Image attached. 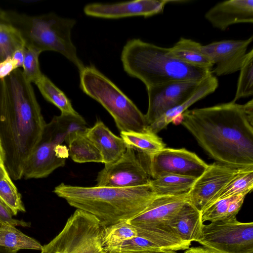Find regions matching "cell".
I'll return each mask as SVG.
<instances>
[{
	"mask_svg": "<svg viewBox=\"0 0 253 253\" xmlns=\"http://www.w3.org/2000/svg\"><path fill=\"white\" fill-rule=\"evenodd\" d=\"M180 124L217 162L236 168L253 167L252 102L187 110Z\"/></svg>",
	"mask_w": 253,
	"mask_h": 253,
	"instance_id": "obj_1",
	"label": "cell"
},
{
	"mask_svg": "<svg viewBox=\"0 0 253 253\" xmlns=\"http://www.w3.org/2000/svg\"><path fill=\"white\" fill-rule=\"evenodd\" d=\"M46 124L32 84L19 68L0 80V141L4 165L13 180L23 178Z\"/></svg>",
	"mask_w": 253,
	"mask_h": 253,
	"instance_id": "obj_2",
	"label": "cell"
},
{
	"mask_svg": "<svg viewBox=\"0 0 253 253\" xmlns=\"http://www.w3.org/2000/svg\"><path fill=\"white\" fill-rule=\"evenodd\" d=\"M53 192L71 206L95 216L103 227L133 218L157 196L149 184L131 187H83L61 183Z\"/></svg>",
	"mask_w": 253,
	"mask_h": 253,
	"instance_id": "obj_3",
	"label": "cell"
},
{
	"mask_svg": "<svg viewBox=\"0 0 253 253\" xmlns=\"http://www.w3.org/2000/svg\"><path fill=\"white\" fill-rule=\"evenodd\" d=\"M121 60L126 72L141 81L146 88L174 82H201L212 74L211 70L178 60L171 55L169 48L140 39L126 42L122 50Z\"/></svg>",
	"mask_w": 253,
	"mask_h": 253,
	"instance_id": "obj_4",
	"label": "cell"
},
{
	"mask_svg": "<svg viewBox=\"0 0 253 253\" xmlns=\"http://www.w3.org/2000/svg\"><path fill=\"white\" fill-rule=\"evenodd\" d=\"M4 16L8 23L19 32L25 47L36 49L41 53L45 51L59 52L72 62L79 73L84 68L71 38L75 20L53 13L30 16L4 11Z\"/></svg>",
	"mask_w": 253,
	"mask_h": 253,
	"instance_id": "obj_5",
	"label": "cell"
},
{
	"mask_svg": "<svg viewBox=\"0 0 253 253\" xmlns=\"http://www.w3.org/2000/svg\"><path fill=\"white\" fill-rule=\"evenodd\" d=\"M80 77L81 89L109 113L120 132L150 131L145 115L94 66L85 67Z\"/></svg>",
	"mask_w": 253,
	"mask_h": 253,
	"instance_id": "obj_6",
	"label": "cell"
},
{
	"mask_svg": "<svg viewBox=\"0 0 253 253\" xmlns=\"http://www.w3.org/2000/svg\"><path fill=\"white\" fill-rule=\"evenodd\" d=\"M103 228L95 216L77 209L61 231L42 246L41 253H105Z\"/></svg>",
	"mask_w": 253,
	"mask_h": 253,
	"instance_id": "obj_7",
	"label": "cell"
},
{
	"mask_svg": "<svg viewBox=\"0 0 253 253\" xmlns=\"http://www.w3.org/2000/svg\"><path fill=\"white\" fill-rule=\"evenodd\" d=\"M66 137L54 117L46 124L41 137L26 164L23 178H42L65 166L68 149L62 145Z\"/></svg>",
	"mask_w": 253,
	"mask_h": 253,
	"instance_id": "obj_8",
	"label": "cell"
},
{
	"mask_svg": "<svg viewBox=\"0 0 253 253\" xmlns=\"http://www.w3.org/2000/svg\"><path fill=\"white\" fill-rule=\"evenodd\" d=\"M196 242L217 253H253V222L236 217L203 224Z\"/></svg>",
	"mask_w": 253,
	"mask_h": 253,
	"instance_id": "obj_9",
	"label": "cell"
},
{
	"mask_svg": "<svg viewBox=\"0 0 253 253\" xmlns=\"http://www.w3.org/2000/svg\"><path fill=\"white\" fill-rule=\"evenodd\" d=\"M187 201V194L157 196L145 210L127 221L135 227L144 229L187 250L191 243L180 239L169 226V223Z\"/></svg>",
	"mask_w": 253,
	"mask_h": 253,
	"instance_id": "obj_10",
	"label": "cell"
},
{
	"mask_svg": "<svg viewBox=\"0 0 253 253\" xmlns=\"http://www.w3.org/2000/svg\"><path fill=\"white\" fill-rule=\"evenodd\" d=\"M138 154L152 179L167 174L197 178L208 166L195 153L184 148L165 147L150 156Z\"/></svg>",
	"mask_w": 253,
	"mask_h": 253,
	"instance_id": "obj_11",
	"label": "cell"
},
{
	"mask_svg": "<svg viewBox=\"0 0 253 253\" xmlns=\"http://www.w3.org/2000/svg\"><path fill=\"white\" fill-rule=\"evenodd\" d=\"M152 179L138 154L130 147L116 162L105 165L96 178V186L131 187L149 184Z\"/></svg>",
	"mask_w": 253,
	"mask_h": 253,
	"instance_id": "obj_12",
	"label": "cell"
},
{
	"mask_svg": "<svg viewBox=\"0 0 253 253\" xmlns=\"http://www.w3.org/2000/svg\"><path fill=\"white\" fill-rule=\"evenodd\" d=\"M247 168H236L218 162L208 165L187 194L188 202L202 212L217 200L223 189L239 172Z\"/></svg>",
	"mask_w": 253,
	"mask_h": 253,
	"instance_id": "obj_13",
	"label": "cell"
},
{
	"mask_svg": "<svg viewBox=\"0 0 253 253\" xmlns=\"http://www.w3.org/2000/svg\"><path fill=\"white\" fill-rule=\"evenodd\" d=\"M203 81L174 82L147 88L149 103L145 116L148 126L167 111L186 100Z\"/></svg>",
	"mask_w": 253,
	"mask_h": 253,
	"instance_id": "obj_14",
	"label": "cell"
},
{
	"mask_svg": "<svg viewBox=\"0 0 253 253\" xmlns=\"http://www.w3.org/2000/svg\"><path fill=\"white\" fill-rule=\"evenodd\" d=\"M253 40L252 36L246 40H224L202 45V51L213 64L212 74L221 76L239 71Z\"/></svg>",
	"mask_w": 253,
	"mask_h": 253,
	"instance_id": "obj_15",
	"label": "cell"
},
{
	"mask_svg": "<svg viewBox=\"0 0 253 253\" xmlns=\"http://www.w3.org/2000/svg\"><path fill=\"white\" fill-rule=\"evenodd\" d=\"M176 0H135L113 4L94 3L86 5L84 13L103 18H120L130 16H152L163 12L165 5Z\"/></svg>",
	"mask_w": 253,
	"mask_h": 253,
	"instance_id": "obj_16",
	"label": "cell"
},
{
	"mask_svg": "<svg viewBox=\"0 0 253 253\" xmlns=\"http://www.w3.org/2000/svg\"><path fill=\"white\" fill-rule=\"evenodd\" d=\"M206 19L216 29L226 30L238 23H253V0H229L216 4L205 14Z\"/></svg>",
	"mask_w": 253,
	"mask_h": 253,
	"instance_id": "obj_17",
	"label": "cell"
},
{
	"mask_svg": "<svg viewBox=\"0 0 253 253\" xmlns=\"http://www.w3.org/2000/svg\"><path fill=\"white\" fill-rule=\"evenodd\" d=\"M85 133L101 153L104 165L116 162L126 150L124 140L114 134L101 121L87 128Z\"/></svg>",
	"mask_w": 253,
	"mask_h": 253,
	"instance_id": "obj_18",
	"label": "cell"
},
{
	"mask_svg": "<svg viewBox=\"0 0 253 253\" xmlns=\"http://www.w3.org/2000/svg\"><path fill=\"white\" fill-rule=\"evenodd\" d=\"M218 86L216 77L211 74L205 78L194 92L183 103L173 108L161 116L153 124L148 126V129L157 134L166 128L170 123L179 124L182 114L198 100L213 93Z\"/></svg>",
	"mask_w": 253,
	"mask_h": 253,
	"instance_id": "obj_19",
	"label": "cell"
},
{
	"mask_svg": "<svg viewBox=\"0 0 253 253\" xmlns=\"http://www.w3.org/2000/svg\"><path fill=\"white\" fill-rule=\"evenodd\" d=\"M203 223L201 212L187 201L172 218L169 226L180 239L191 243L200 237Z\"/></svg>",
	"mask_w": 253,
	"mask_h": 253,
	"instance_id": "obj_20",
	"label": "cell"
},
{
	"mask_svg": "<svg viewBox=\"0 0 253 253\" xmlns=\"http://www.w3.org/2000/svg\"><path fill=\"white\" fill-rule=\"evenodd\" d=\"M202 46L196 41L181 38L169 50L173 57L187 64L211 71L213 64L203 52Z\"/></svg>",
	"mask_w": 253,
	"mask_h": 253,
	"instance_id": "obj_21",
	"label": "cell"
},
{
	"mask_svg": "<svg viewBox=\"0 0 253 253\" xmlns=\"http://www.w3.org/2000/svg\"><path fill=\"white\" fill-rule=\"evenodd\" d=\"M65 142L68 146L69 156L75 162L103 163L101 153L87 137L85 131H79L71 134Z\"/></svg>",
	"mask_w": 253,
	"mask_h": 253,
	"instance_id": "obj_22",
	"label": "cell"
},
{
	"mask_svg": "<svg viewBox=\"0 0 253 253\" xmlns=\"http://www.w3.org/2000/svg\"><path fill=\"white\" fill-rule=\"evenodd\" d=\"M196 178L174 174H167L152 179L149 184L157 196H177L188 194Z\"/></svg>",
	"mask_w": 253,
	"mask_h": 253,
	"instance_id": "obj_23",
	"label": "cell"
},
{
	"mask_svg": "<svg viewBox=\"0 0 253 253\" xmlns=\"http://www.w3.org/2000/svg\"><path fill=\"white\" fill-rule=\"evenodd\" d=\"M120 135L127 146L146 156L153 155L166 147L162 139L150 131H121Z\"/></svg>",
	"mask_w": 253,
	"mask_h": 253,
	"instance_id": "obj_24",
	"label": "cell"
},
{
	"mask_svg": "<svg viewBox=\"0 0 253 253\" xmlns=\"http://www.w3.org/2000/svg\"><path fill=\"white\" fill-rule=\"evenodd\" d=\"M0 246L18 251L30 249L41 251L42 246L11 225L0 222Z\"/></svg>",
	"mask_w": 253,
	"mask_h": 253,
	"instance_id": "obj_25",
	"label": "cell"
},
{
	"mask_svg": "<svg viewBox=\"0 0 253 253\" xmlns=\"http://www.w3.org/2000/svg\"><path fill=\"white\" fill-rule=\"evenodd\" d=\"M43 97L57 107L62 114H78L69 99L43 74L35 83Z\"/></svg>",
	"mask_w": 253,
	"mask_h": 253,
	"instance_id": "obj_26",
	"label": "cell"
},
{
	"mask_svg": "<svg viewBox=\"0 0 253 253\" xmlns=\"http://www.w3.org/2000/svg\"><path fill=\"white\" fill-rule=\"evenodd\" d=\"M137 235L136 227L128 221L119 222L104 227L102 244L105 252L113 246L130 240Z\"/></svg>",
	"mask_w": 253,
	"mask_h": 253,
	"instance_id": "obj_27",
	"label": "cell"
},
{
	"mask_svg": "<svg viewBox=\"0 0 253 253\" xmlns=\"http://www.w3.org/2000/svg\"><path fill=\"white\" fill-rule=\"evenodd\" d=\"M235 97L232 101L236 102L241 98L253 94V49L247 52L241 67Z\"/></svg>",
	"mask_w": 253,
	"mask_h": 253,
	"instance_id": "obj_28",
	"label": "cell"
},
{
	"mask_svg": "<svg viewBox=\"0 0 253 253\" xmlns=\"http://www.w3.org/2000/svg\"><path fill=\"white\" fill-rule=\"evenodd\" d=\"M253 188V167L246 168L239 172L223 189L217 200L241 194L247 195Z\"/></svg>",
	"mask_w": 253,
	"mask_h": 253,
	"instance_id": "obj_29",
	"label": "cell"
},
{
	"mask_svg": "<svg viewBox=\"0 0 253 253\" xmlns=\"http://www.w3.org/2000/svg\"><path fill=\"white\" fill-rule=\"evenodd\" d=\"M0 199L11 210L14 215L19 211H26L21 195L9 175L0 180Z\"/></svg>",
	"mask_w": 253,
	"mask_h": 253,
	"instance_id": "obj_30",
	"label": "cell"
},
{
	"mask_svg": "<svg viewBox=\"0 0 253 253\" xmlns=\"http://www.w3.org/2000/svg\"><path fill=\"white\" fill-rule=\"evenodd\" d=\"M25 46L19 32L11 26L0 29V61L11 57L17 50Z\"/></svg>",
	"mask_w": 253,
	"mask_h": 253,
	"instance_id": "obj_31",
	"label": "cell"
},
{
	"mask_svg": "<svg viewBox=\"0 0 253 253\" xmlns=\"http://www.w3.org/2000/svg\"><path fill=\"white\" fill-rule=\"evenodd\" d=\"M41 52L36 49L25 47L22 73L27 81L36 83L42 76L40 68L39 57Z\"/></svg>",
	"mask_w": 253,
	"mask_h": 253,
	"instance_id": "obj_32",
	"label": "cell"
},
{
	"mask_svg": "<svg viewBox=\"0 0 253 253\" xmlns=\"http://www.w3.org/2000/svg\"><path fill=\"white\" fill-rule=\"evenodd\" d=\"M54 117L66 137L65 140L71 134L79 131H85L88 128L85 120L79 114L61 113L59 116H55Z\"/></svg>",
	"mask_w": 253,
	"mask_h": 253,
	"instance_id": "obj_33",
	"label": "cell"
},
{
	"mask_svg": "<svg viewBox=\"0 0 253 253\" xmlns=\"http://www.w3.org/2000/svg\"><path fill=\"white\" fill-rule=\"evenodd\" d=\"M235 196L217 200L201 212L202 221L211 222L226 219L229 205Z\"/></svg>",
	"mask_w": 253,
	"mask_h": 253,
	"instance_id": "obj_34",
	"label": "cell"
},
{
	"mask_svg": "<svg viewBox=\"0 0 253 253\" xmlns=\"http://www.w3.org/2000/svg\"><path fill=\"white\" fill-rule=\"evenodd\" d=\"M14 216L11 210L0 199V222L14 226L30 227L31 223L13 217Z\"/></svg>",
	"mask_w": 253,
	"mask_h": 253,
	"instance_id": "obj_35",
	"label": "cell"
},
{
	"mask_svg": "<svg viewBox=\"0 0 253 253\" xmlns=\"http://www.w3.org/2000/svg\"><path fill=\"white\" fill-rule=\"evenodd\" d=\"M246 195V194H241L235 196L229 205L226 219L236 217Z\"/></svg>",
	"mask_w": 253,
	"mask_h": 253,
	"instance_id": "obj_36",
	"label": "cell"
},
{
	"mask_svg": "<svg viewBox=\"0 0 253 253\" xmlns=\"http://www.w3.org/2000/svg\"><path fill=\"white\" fill-rule=\"evenodd\" d=\"M17 69H19L17 65L11 57L0 61V80L6 78Z\"/></svg>",
	"mask_w": 253,
	"mask_h": 253,
	"instance_id": "obj_37",
	"label": "cell"
},
{
	"mask_svg": "<svg viewBox=\"0 0 253 253\" xmlns=\"http://www.w3.org/2000/svg\"><path fill=\"white\" fill-rule=\"evenodd\" d=\"M25 48L24 47L16 50L11 56L16 62L18 68L23 67Z\"/></svg>",
	"mask_w": 253,
	"mask_h": 253,
	"instance_id": "obj_38",
	"label": "cell"
},
{
	"mask_svg": "<svg viewBox=\"0 0 253 253\" xmlns=\"http://www.w3.org/2000/svg\"><path fill=\"white\" fill-rule=\"evenodd\" d=\"M105 253H176L175 251L171 250L163 251H117L107 252Z\"/></svg>",
	"mask_w": 253,
	"mask_h": 253,
	"instance_id": "obj_39",
	"label": "cell"
},
{
	"mask_svg": "<svg viewBox=\"0 0 253 253\" xmlns=\"http://www.w3.org/2000/svg\"><path fill=\"white\" fill-rule=\"evenodd\" d=\"M184 253H217L203 246L191 247L186 250Z\"/></svg>",
	"mask_w": 253,
	"mask_h": 253,
	"instance_id": "obj_40",
	"label": "cell"
},
{
	"mask_svg": "<svg viewBox=\"0 0 253 253\" xmlns=\"http://www.w3.org/2000/svg\"><path fill=\"white\" fill-rule=\"evenodd\" d=\"M9 25H10L8 24L3 17V11L0 10V29L5 28Z\"/></svg>",
	"mask_w": 253,
	"mask_h": 253,
	"instance_id": "obj_41",
	"label": "cell"
},
{
	"mask_svg": "<svg viewBox=\"0 0 253 253\" xmlns=\"http://www.w3.org/2000/svg\"><path fill=\"white\" fill-rule=\"evenodd\" d=\"M9 175L4 164H0V180Z\"/></svg>",
	"mask_w": 253,
	"mask_h": 253,
	"instance_id": "obj_42",
	"label": "cell"
},
{
	"mask_svg": "<svg viewBox=\"0 0 253 253\" xmlns=\"http://www.w3.org/2000/svg\"><path fill=\"white\" fill-rule=\"evenodd\" d=\"M18 251L0 246V253H17Z\"/></svg>",
	"mask_w": 253,
	"mask_h": 253,
	"instance_id": "obj_43",
	"label": "cell"
},
{
	"mask_svg": "<svg viewBox=\"0 0 253 253\" xmlns=\"http://www.w3.org/2000/svg\"><path fill=\"white\" fill-rule=\"evenodd\" d=\"M0 164H4V154L0 141Z\"/></svg>",
	"mask_w": 253,
	"mask_h": 253,
	"instance_id": "obj_44",
	"label": "cell"
}]
</instances>
